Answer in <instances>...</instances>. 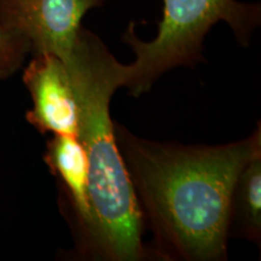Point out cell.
Returning a JSON list of instances; mask_svg holds the SVG:
<instances>
[{
	"mask_svg": "<svg viewBox=\"0 0 261 261\" xmlns=\"http://www.w3.org/2000/svg\"><path fill=\"white\" fill-rule=\"evenodd\" d=\"M261 244V150L248 160L234 182L228 212V238Z\"/></svg>",
	"mask_w": 261,
	"mask_h": 261,
	"instance_id": "7",
	"label": "cell"
},
{
	"mask_svg": "<svg viewBox=\"0 0 261 261\" xmlns=\"http://www.w3.org/2000/svg\"><path fill=\"white\" fill-rule=\"evenodd\" d=\"M107 0H0V23L31 42L34 55L67 62L84 16Z\"/></svg>",
	"mask_w": 261,
	"mask_h": 261,
	"instance_id": "4",
	"label": "cell"
},
{
	"mask_svg": "<svg viewBox=\"0 0 261 261\" xmlns=\"http://www.w3.org/2000/svg\"><path fill=\"white\" fill-rule=\"evenodd\" d=\"M221 21L228 24L238 44L248 46L261 22V6L237 0H163L158 34L150 41L137 37L135 22H130L122 35L136 55L125 85L130 96L148 92L168 70L202 61L205 35Z\"/></svg>",
	"mask_w": 261,
	"mask_h": 261,
	"instance_id": "3",
	"label": "cell"
},
{
	"mask_svg": "<svg viewBox=\"0 0 261 261\" xmlns=\"http://www.w3.org/2000/svg\"><path fill=\"white\" fill-rule=\"evenodd\" d=\"M260 125L247 138L208 146L140 138L114 122L144 227L154 236V260H227L231 194L261 150Z\"/></svg>",
	"mask_w": 261,
	"mask_h": 261,
	"instance_id": "1",
	"label": "cell"
},
{
	"mask_svg": "<svg viewBox=\"0 0 261 261\" xmlns=\"http://www.w3.org/2000/svg\"><path fill=\"white\" fill-rule=\"evenodd\" d=\"M44 162L60 188L61 211L75 242L73 255L90 260L94 223L89 190V161L84 145L75 136H54L46 143Z\"/></svg>",
	"mask_w": 261,
	"mask_h": 261,
	"instance_id": "5",
	"label": "cell"
},
{
	"mask_svg": "<svg viewBox=\"0 0 261 261\" xmlns=\"http://www.w3.org/2000/svg\"><path fill=\"white\" fill-rule=\"evenodd\" d=\"M33 108L25 119L41 135L75 136L79 112L67 65L54 55H34L22 75Z\"/></svg>",
	"mask_w": 261,
	"mask_h": 261,
	"instance_id": "6",
	"label": "cell"
},
{
	"mask_svg": "<svg viewBox=\"0 0 261 261\" xmlns=\"http://www.w3.org/2000/svg\"><path fill=\"white\" fill-rule=\"evenodd\" d=\"M79 112L77 138L89 161V190L94 223L90 260H154L143 242L144 221L110 117L116 90L125 87L121 64L98 35L81 27L65 62Z\"/></svg>",
	"mask_w": 261,
	"mask_h": 261,
	"instance_id": "2",
	"label": "cell"
},
{
	"mask_svg": "<svg viewBox=\"0 0 261 261\" xmlns=\"http://www.w3.org/2000/svg\"><path fill=\"white\" fill-rule=\"evenodd\" d=\"M31 52V42L23 35L0 23V80L21 69Z\"/></svg>",
	"mask_w": 261,
	"mask_h": 261,
	"instance_id": "8",
	"label": "cell"
}]
</instances>
